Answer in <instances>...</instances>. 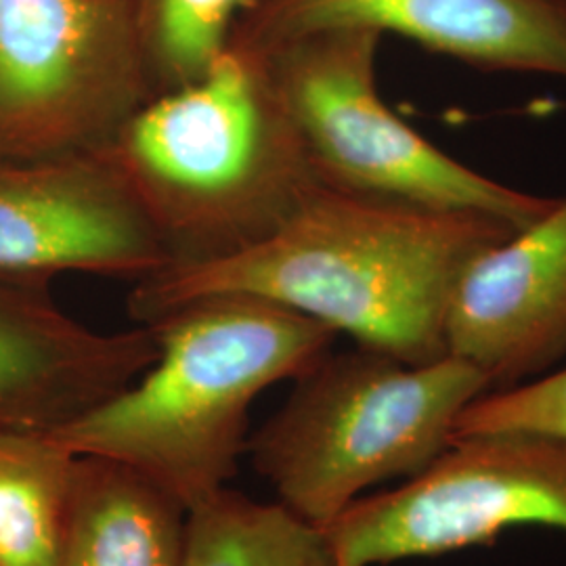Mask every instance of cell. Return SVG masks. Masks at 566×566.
<instances>
[{"instance_id": "obj_1", "label": "cell", "mask_w": 566, "mask_h": 566, "mask_svg": "<svg viewBox=\"0 0 566 566\" xmlns=\"http://www.w3.org/2000/svg\"><path fill=\"white\" fill-rule=\"evenodd\" d=\"M516 229L468 210L390 202L319 185L273 233L227 259L172 264L133 283L137 325L182 304L243 294L282 304L409 365L447 357L453 287Z\"/></svg>"}, {"instance_id": "obj_2", "label": "cell", "mask_w": 566, "mask_h": 566, "mask_svg": "<svg viewBox=\"0 0 566 566\" xmlns=\"http://www.w3.org/2000/svg\"><path fill=\"white\" fill-rule=\"evenodd\" d=\"M149 327L160 346L156 364L53 434L76 455L130 465L185 510L238 474L254 399L301 378L338 338L311 317L243 294L182 304Z\"/></svg>"}, {"instance_id": "obj_3", "label": "cell", "mask_w": 566, "mask_h": 566, "mask_svg": "<svg viewBox=\"0 0 566 566\" xmlns=\"http://www.w3.org/2000/svg\"><path fill=\"white\" fill-rule=\"evenodd\" d=\"M172 264L264 240L322 185L263 53L229 42L198 81L149 97L97 149Z\"/></svg>"}, {"instance_id": "obj_4", "label": "cell", "mask_w": 566, "mask_h": 566, "mask_svg": "<svg viewBox=\"0 0 566 566\" xmlns=\"http://www.w3.org/2000/svg\"><path fill=\"white\" fill-rule=\"evenodd\" d=\"M489 390L476 367L451 355L409 365L355 344L296 378L245 451L280 504L325 528L367 489L434 464L462 409Z\"/></svg>"}, {"instance_id": "obj_5", "label": "cell", "mask_w": 566, "mask_h": 566, "mask_svg": "<svg viewBox=\"0 0 566 566\" xmlns=\"http://www.w3.org/2000/svg\"><path fill=\"white\" fill-rule=\"evenodd\" d=\"M380 44V32L340 28L263 51L317 181L365 198L481 212L514 229L539 221L556 198L472 170L386 105Z\"/></svg>"}, {"instance_id": "obj_6", "label": "cell", "mask_w": 566, "mask_h": 566, "mask_svg": "<svg viewBox=\"0 0 566 566\" xmlns=\"http://www.w3.org/2000/svg\"><path fill=\"white\" fill-rule=\"evenodd\" d=\"M149 97L128 0H0V156L97 151Z\"/></svg>"}, {"instance_id": "obj_7", "label": "cell", "mask_w": 566, "mask_h": 566, "mask_svg": "<svg viewBox=\"0 0 566 566\" xmlns=\"http://www.w3.org/2000/svg\"><path fill=\"white\" fill-rule=\"evenodd\" d=\"M525 525L566 533L565 439L510 432L451 441L422 474L357 500L324 531L336 566H386Z\"/></svg>"}, {"instance_id": "obj_8", "label": "cell", "mask_w": 566, "mask_h": 566, "mask_svg": "<svg viewBox=\"0 0 566 566\" xmlns=\"http://www.w3.org/2000/svg\"><path fill=\"white\" fill-rule=\"evenodd\" d=\"M160 235L99 151L0 156V275L142 282L170 266Z\"/></svg>"}, {"instance_id": "obj_9", "label": "cell", "mask_w": 566, "mask_h": 566, "mask_svg": "<svg viewBox=\"0 0 566 566\" xmlns=\"http://www.w3.org/2000/svg\"><path fill=\"white\" fill-rule=\"evenodd\" d=\"M340 28L399 34L483 72L566 81V7L558 0H250L231 42L263 53Z\"/></svg>"}, {"instance_id": "obj_10", "label": "cell", "mask_w": 566, "mask_h": 566, "mask_svg": "<svg viewBox=\"0 0 566 566\" xmlns=\"http://www.w3.org/2000/svg\"><path fill=\"white\" fill-rule=\"evenodd\" d=\"M446 346L491 390L535 380L565 357L566 196L465 266L447 306Z\"/></svg>"}, {"instance_id": "obj_11", "label": "cell", "mask_w": 566, "mask_h": 566, "mask_svg": "<svg viewBox=\"0 0 566 566\" xmlns=\"http://www.w3.org/2000/svg\"><path fill=\"white\" fill-rule=\"evenodd\" d=\"M154 327L99 332L67 315L49 283L0 275V424L53 432L156 364Z\"/></svg>"}, {"instance_id": "obj_12", "label": "cell", "mask_w": 566, "mask_h": 566, "mask_svg": "<svg viewBox=\"0 0 566 566\" xmlns=\"http://www.w3.org/2000/svg\"><path fill=\"white\" fill-rule=\"evenodd\" d=\"M187 510L130 465L78 455L57 566H182Z\"/></svg>"}, {"instance_id": "obj_13", "label": "cell", "mask_w": 566, "mask_h": 566, "mask_svg": "<svg viewBox=\"0 0 566 566\" xmlns=\"http://www.w3.org/2000/svg\"><path fill=\"white\" fill-rule=\"evenodd\" d=\"M76 460L53 432L0 424V566H57Z\"/></svg>"}, {"instance_id": "obj_14", "label": "cell", "mask_w": 566, "mask_h": 566, "mask_svg": "<svg viewBox=\"0 0 566 566\" xmlns=\"http://www.w3.org/2000/svg\"><path fill=\"white\" fill-rule=\"evenodd\" d=\"M182 566H336L324 528L292 510L223 491L187 510Z\"/></svg>"}, {"instance_id": "obj_15", "label": "cell", "mask_w": 566, "mask_h": 566, "mask_svg": "<svg viewBox=\"0 0 566 566\" xmlns=\"http://www.w3.org/2000/svg\"><path fill=\"white\" fill-rule=\"evenodd\" d=\"M250 0H128L151 97L198 81L227 51Z\"/></svg>"}, {"instance_id": "obj_16", "label": "cell", "mask_w": 566, "mask_h": 566, "mask_svg": "<svg viewBox=\"0 0 566 566\" xmlns=\"http://www.w3.org/2000/svg\"><path fill=\"white\" fill-rule=\"evenodd\" d=\"M510 432L546 434L566 441V367L476 397L458 416L453 441Z\"/></svg>"}, {"instance_id": "obj_17", "label": "cell", "mask_w": 566, "mask_h": 566, "mask_svg": "<svg viewBox=\"0 0 566 566\" xmlns=\"http://www.w3.org/2000/svg\"><path fill=\"white\" fill-rule=\"evenodd\" d=\"M558 2H560V4H563V7H566V0H558Z\"/></svg>"}]
</instances>
